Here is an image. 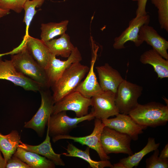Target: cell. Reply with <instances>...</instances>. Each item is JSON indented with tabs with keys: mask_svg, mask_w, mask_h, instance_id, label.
Wrapping results in <instances>:
<instances>
[{
	"mask_svg": "<svg viewBox=\"0 0 168 168\" xmlns=\"http://www.w3.org/2000/svg\"><path fill=\"white\" fill-rule=\"evenodd\" d=\"M8 54H12L11 60L18 72L43 88L50 87L45 69L33 58L24 43L22 42L14 51L0 54V55L1 56Z\"/></svg>",
	"mask_w": 168,
	"mask_h": 168,
	"instance_id": "1",
	"label": "cell"
},
{
	"mask_svg": "<svg viewBox=\"0 0 168 168\" xmlns=\"http://www.w3.org/2000/svg\"><path fill=\"white\" fill-rule=\"evenodd\" d=\"M128 114L141 126L156 127L167 123L168 107L154 101L142 105L138 103Z\"/></svg>",
	"mask_w": 168,
	"mask_h": 168,
	"instance_id": "2",
	"label": "cell"
},
{
	"mask_svg": "<svg viewBox=\"0 0 168 168\" xmlns=\"http://www.w3.org/2000/svg\"><path fill=\"white\" fill-rule=\"evenodd\" d=\"M89 68L80 62L73 63L51 87L55 103L74 91L89 71Z\"/></svg>",
	"mask_w": 168,
	"mask_h": 168,
	"instance_id": "3",
	"label": "cell"
},
{
	"mask_svg": "<svg viewBox=\"0 0 168 168\" xmlns=\"http://www.w3.org/2000/svg\"><path fill=\"white\" fill-rule=\"evenodd\" d=\"M132 140L128 135L105 126L101 135V142L105 153L133 154L130 146Z\"/></svg>",
	"mask_w": 168,
	"mask_h": 168,
	"instance_id": "4",
	"label": "cell"
},
{
	"mask_svg": "<svg viewBox=\"0 0 168 168\" xmlns=\"http://www.w3.org/2000/svg\"><path fill=\"white\" fill-rule=\"evenodd\" d=\"M48 89L42 88L39 91L41 98L40 106L31 119L25 123L24 126L33 129L41 137L44 134L45 127L52 114L54 104L52 95Z\"/></svg>",
	"mask_w": 168,
	"mask_h": 168,
	"instance_id": "5",
	"label": "cell"
},
{
	"mask_svg": "<svg viewBox=\"0 0 168 168\" xmlns=\"http://www.w3.org/2000/svg\"><path fill=\"white\" fill-rule=\"evenodd\" d=\"M142 90L141 86L124 79L115 94V103L119 113L128 114L138 104V99Z\"/></svg>",
	"mask_w": 168,
	"mask_h": 168,
	"instance_id": "6",
	"label": "cell"
},
{
	"mask_svg": "<svg viewBox=\"0 0 168 168\" xmlns=\"http://www.w3.org/2000/svg\"><path fill=\"white\" fill-rule=\"evenodd\" d=\"M95 119L92 112L80 117H70L67 115L66 111L52 114L47 124L49 135L53 137L59 135H68L72 129L77 126L78 124Z\"/></svg>",
	"mask_w": 168,
	"mask_h": 168,
	"instance_id": "7",
	"label": "cell"
},
{
	"mask_svg": "<svg viewBox=\"0 0 168 168\" xmlns=\"http://www.w3.org/2000/svg\"><path fill=\"white\" fill-rule=\"evenodd\" d=\"M94 128L90 135L83 137H75L69 135H59L53 137L54 142L63 139H70L78 142L82 145H86L94 150L97 153L100 160H109L110 157L104 152L101 142V135L105 126L101 119L95 118Z\"/></svg>",
	"mask_w": 168,
	"mask_h": 168,
	"instance_id": "8",
	"label": "cell"
},
{
	"mask_svg": "<svg viewBox=\"0 0 168 168\" xmlns=\"http://www.w3.org/2000/svg\"><path fill=\"white\" fill-rule=\"evenodd\" d=\"M91 98L86 97L79 92L74 91L55 103L52 114L62 111H74L77 117L88 114L89 106H91Z\"/></svg>",
	"mask_w": 168,
	"mask_h": 168,
	"instance_id": "9",
	"label": "cell"
},
{
	"mask_svg": "<svg viewBox=\"0 0 168 168\" xmlns=\"http://www.w3.org/2000/svg\"><path fill=\"white\" fill-rule=\"evenodd\" d=\"M115 94L111 91H103L91 98V112L95 118L105 119L119 113L115 103Z\"/></svg>",
	"mask_w": 168,
	"mask_h": 168,
	"instance_id": "10",
	"label": "cell"
},
{
	"mask_svg": "<svg viewBox=\"0 0 168 168\" xmlns=\"http://www.w3.org/2000/svg\"><path fill=\"white\" fill-rule=\"evenodd\" d=\"M82 59L81 54L75 47L65 60H61L51 54L48 64L45 69L50 87L57 81L64 71L73 63L80 62Z\"/></svg>",
	"mask_w": 168,
	"mask_h": 168,
	"instance_id": "11",
	"label": "cell"
},
{
	"mask_svg": "<svg viewBox=\"0 0 168 168\" xmlns=\"http://www.w3.org/2000/svg\"><path fill=\"white\" fill-rule=\"evenodd\" d=\"M150 16L147 14L145 16L136 15L129 22L128 27L118 36L114 39V48L116 49H124V44L127 42H133L136 47L142 43L138 39V34L141 27L144 25H148Z\"/></svg>",
	"mask_w": 168,
	"mask_h": 168,
	"instance_id": "12",
	"label": "cell"
},
{
	"mask_svg": "<svg viewBox=\"0 0 168 168\" xmlns=\"http://www.w3.org/2000/svg\"><path fill=\"white\" fill-rule=\"evenodd\" d=\"M0 79L7 80L27 91H39L40 85L18 72L10 60L0 59Z\"/></svg>",
	"mask_w": 168,
	"mask_h": 168,
	"instance_id": "13",
	"label": "cell"
},
{
	"mask_svg": "<svg viewBox=\"0 0 168 168\" xmlns=\"http://www.w3.org/2000/svg\"><path fill=\"white\" fill-rule=\"evenodd\" d=\"M105 126L129 136L133 140L138 138L147 127L136 123L128 114L119 113L115 117L101 120Z\"/></svg>",
	"mask_w": 168,
	"mask_h": 168,
	"instance_id": "14",
	"label": "cell"
},
{
	"mask_svg": "<svg viewBox=\"0 0 168 168\" xmlns=\"http://www.w3.org/2000/svg\"><path fill=\"white\" fill-rule=\"evenodd\" d=\"M138 39L142 43L145 42L163 57L168 60V41L153 27L147 24L143 25L140 29Z\"/></svg>",
	"mask_w": 168,
	"mask_h": 168,
	"instance_id": "15",
	"label": "cell"
},
{
	"mask_svg": "<svg viewBox=\"0 0 168 168\" xmlns=\"http://www.w3.org/2000/svg\"><path fill=\"white\" fill-rule=\"evenodd\" d=\"M96 68L102 91H111L116 94L118 86L124 79L120 73L108 63Z\"/></svg>",
	"mask_w": 168,
	"mask_h": 168,
	"instance_id": "16",
	"label": "cell"
},
{
	"mask_svg": "<svg viewBox=\"0 0 168 168\" xmlns=\"http://www.w3.org/2000/svg\"><path fill=\"white\" fill-rule=\"evenodd\" d=\"M22 42L25 44L34 59L45 69L48 64L51 53L44 42L28 35L24 37Z\"/></svg>",
	"mask_w": 168,
	"mask_h": 168,
	"instance_id": "17",
	"label": "cell"
},
{
	"mask_svg": "<svg viewBox=\"0 0 168 168\" xmlns=\"http://www.w3.org/2000/svg\"><path fill=\"white\" fill-rule=\"evenodd\" d=\"M98 49L94 51L87 75L84 81L79 84L74 91L80 92L84 96L91 98L103 91L98 82L94 71V66L97 58Z\"/></svg>",
	"mask_w": 168,
	"mask_h": 168,
	"instance_id": "18",
	"label": "cell"
},
{
	"mask_svg": "<svg viewBox=\"0 0 168 168\" xmlns=\"http://www.w3.org/2000/svg\"><path fill=\"white\" fill-rule=\"evenodd\" d=\"M18 147L42 155L52 161L55 165L60 166L65 165V163L61 158L62 154L56 153L53 150L48 128L46 138L41 144L36 146L31 145L24 143L20 140Z\"/></svg>",
	"mask_w": 168,
	"mask_h": 168,
	"instance_id": "19",
	"label": "cell"
},
{
	"mask_svg": "<svg viewBox=\"0 0 168 168\" xmlns=\"http://www.w3.org/2000/svg\"><path fill=\"white\" fill-rule=\"evenodd\" d=\"M139 60L144 64L152 65L160 79L168 77V60L163 57L153 49L147 50L140 56Z\"/></svg>",
	"mask_w": 168,
	"mask_h": 168,
	"instance_id": "20",
	"label": "cell"
},
{
	"mask_svg": "<svg viewBox=\"0 0 168 168\" xmlns=\"http://www.w3.org/2000/svg\"><path fill=\"white\" fill-rule=\"evenodd\" d=\"M160 145V143L156 142L154 138L149 137L146 145L142 149L120 159L118 162L113 165L112 168H132L137 166L146 155L158 148Z\"/></svg>",
	"mask_w": 168,
	"mask_h": 168,
	"instance_id": "21",
	"label": "cell"
},
{
	"mask_svg": "<svg viewBox=\"0 0 168 168\" xmlns=\"http://www.w3.org/2000/svg\"><path fill=\"white\" fill-rule=\"evenodd\" d=\"M31 168H54L55 165L51 161L34 152L18 147L14 154Z\"/></svg>",
	"mask_w": 168,
	"mask_h": 168,
	"instance_id": "22",
	"label": "cell"
},
{
	"mask_svg": "<svg viewBox=\"0 0 168 168\" xmlns=\"http://www.w3.org/2000/svg\"><path fill=\"white\" fill-rule=\"evenodd\" d=\"M44 43L51 54L64 58H68L75 47L71 42L70 36L65 33L58 39Z\"/></svg>",
	"mask_w": 168,
	"mask_h": 168,
	"instance_id": "23",
	"label": "cell"
},
{
	"mask_svg": "<svg viewBox=\"0 0 168 168\" xmlns=\"http://www.w3.org/2000/svg\"><path fill=\"white\" fill-rule=\"evenodd\" d=\"M67 152L62 154L66 156L80 158L87 162L92 168H103L109 167L112 168L113 165L109 160L99 161L92 160L90 154V148L87 147L85 151L78 148L72 143L68 142L67 148H64Z\"/></svg>",
	"mask_w": 168,
	"mask_h": 168,
	"instance_id": "24",
	"label": "cell"
},
{
	"mask_svg": "<svg viewBox=\"0 0 168 168\" xmlns=\"http://www.w3.org/2000/svg\"><path fill=\"white\" fill-rule=\"evenodd\" d=\"M20 140L19 133L16 130L6 135L0 133V150L6 162L15 153Z\"/></svg>",
	"mask_w": 168,
	"mask_h": 168,
	"instance_id": "25",
	"label": "cell"
},
{
	"mask_svg": "<svg viewBox=\"0 0 168 168\" xmlns=\"http://www.w3.org/2000/svg\"><path fill=\"white\" fill-rule=\"evenodd\" d=\"M68 23V20H65L58 23L42 24L40 28L41 40L46 42L53 39L57 36L65 33Z\"/></svg>",
	"mask_w": 168,
	"mask_h": 168,
	"instance_id": "26",
	"label": "cell"
},
{
	"mask_svg": "<svg viewBox=\"0 0 168 168\" xmlns=\"http://www.w3.org/2000/svg\"><path fill=\"white\" fill-rule=\"evenodd\" d=\"M45 0H28L25 3L23 9L25 15L23 22L26 25V34L24 37L28 34V29L30 24L36 12V7H40Z\"/></svg>",
	"mask_w": 168,
	"mask_h": 168,
	"instance_id": "27",
	"label": "cell"
},
{
	"mask_svg": "<svg viewBox=\"0 0 168 168\" xmlns=\"http://www.w3.org/2000/svg\"><path fill=\"white\" fill-rule=\"evenodd\" d=\"M158 9V21L161 29L168 32V0H151Z\"/></svg>",
	"mask_w": 168,
	"mask_h": 168,
	"instance_id": "28",
	"label": "cell"
},
{
	"mask_svg": "<svg viewBox=\"0 0 168 168\" xmlns=\"http://www.w3.org/2000/svg\"><path fill=\"white\" fill-rule=\"evenodd\" d=\"M154 151L152 155L146 160V168H167L168 159H163L159 157L158 148Z\"/></svg>",
	"mask_w": 168,
	"mask_h": 168,
	"instance_id": "29",
	"label": "cell"
},
{
	"mask_svg": "<svg viewBox=\"0 0 168 168\" xmlns=\"http://www.w3.org/2000/svg\"><path fill=\"white\" fill-rule=\"evenodd\" d=\"M28 0H0V9L10 11L12 10L17 13L21 12Z\"/></svg>",
	"mask_w": 168,
	"mask_h": 168,
	"instance_id": "30",
	"label": "cell"
},
{
	"mask_svg": "<svg viewBox=\"0 0 168 168\" xmlns=\"http://www.w3.org/2000/svg\"><path fill=\"white\" fill-rule=\"evenodd\" d=\"M7 168H31L30 167L14 154L7 162Z\"/></svg>",
	"mask_w": 168,
	"mask_h": 168,
	"instance_id": "31",
	"label": "cell"
},
{
	"mask_svg": "<svg viewBox=\"0 0 168 168\" xmlns=\"http://www.w3.org/2000/svg\"><path fill=\"white\" fill-rule=\"evenodd\" d=\"M132 0L137 2L138 7L136 11V15L145 16L147 14L146 10V7L148 0Z\"/></svg>",
	"mask_w": 168,
	"mask_h": 168,
	"instance_id": "32",
	"label": "cell"
},
{
	"mask_svg": "<svg viewBox=\"0 0 168 168\" xmlns=\"http://www.w3.org/2000/svg\"><path fill=\"white\" fill-rule=\"evenodd\" d=\"M160 158L163 159H168V144H167L161 151L159 156Z\"/></svg>",
	"mask_w": 168,
	"mask_h": 168,
	"instance_id": "33",
	"label": "cell"
},
{
	"mask_svg": "<svg viewBox=\"0 0 168 168\" xmlns=\"http://www.w3.org/2000/svg\"><path fill=\"white\" fill-rule=\"evenodd\" d=\"M6 162L4 158L3 157L0 150V168H6Z\"/></svg>",
	"mask_w": 168,
	"mask_h": 168,
	"instance_id": "34",
	"label": "cell"
},
{
	"mask_svg": "<svg viewBox=\"0 0 168 168\" xmlns=\"http://www.w3.org/2000/svg\"><path fill=\"white\" fill-rule=\"evenodd\" d=\"M10 13V11L0 9V16L1 17L4 16Z\"/></svg>",
	"mask_w": 168,
	"mask_h": 168,
	"instance_id": "35",
	"label": "cell"
}]
</instances>
